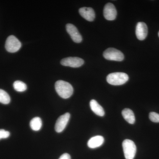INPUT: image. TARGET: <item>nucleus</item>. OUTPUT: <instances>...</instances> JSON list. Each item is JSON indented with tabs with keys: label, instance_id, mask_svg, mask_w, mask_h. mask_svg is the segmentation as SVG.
<instances>
[{
	"label": "nucleus",
	"instance_id": "nucleus-12",
	"mask_svg": "<svg viewBox=\"0 0 159 159\" xmlns=\"http://www.w3.org/2000/svg\"><path fill=\"white\" fill-rule=\"evenodd\" d=\"M104 139L101 136H96L91 138L88 142V146L91 148H95L100 147L103 144Z\"/></svg>",
	"mask_w": 159,
	"mask_h": 159
},
{
	"label": "nucleus",
	"instance_id": "nucleus-1",
	"mask_svg": "<svg viewBox=\"0 0 159 159\" xmlns=\"http://www.w3.org/2000/svg\"><path fill=\"white\" fill-rule=\"evenodd\" d=\"M55 88L60 97L63 99H68L73 95L74 89L69 83L59 80L56 82Z\"/></svg>",
	"mask_w": 159,
	"mask_h": 159
},
{
	"label": "nucleus",
	"instance_id": "nucleus-6",
	"mask_svg": "<svg viewBox=\"0 0 159 159\" xmlns=\"http://www.w3.org/2000/svg\"><path fill=\"white\" fill-rule=\"evenodd\" d=\"M61 64L65 66L78 68L84 64V61L78 57H68L63 58L61 61Z\"/></svg>",
	"mask_w": 159,
	"mask_h": 159
},
{
	"label": "nucleus",
	"instance_id": "nucleus-5",
	"mask_svg": "<svg viewBox=\"0 0 159 159\" xmlns=\"http://www.w3.org/2000/svg\"><path fill=\"white\" fill-rule=\"evenodd\" d=\"M5 47L8 52L15 53L20 48L21 43L14 35H10L6 39Z\"/></svg>",
	"mask_w": 159,
	"mask_h": 159
},
{
	"label": "nucleus",
	"instance_id": "nucleus-11",
	"mask_svg": "<svg viewBox=\"0 0 159 159\" xmlns=\"http://www.w3.org/2000/svg\"><path fill=\"white\" fill-rule=\"evenodd\" d=\"M80 14L89 21H93L95 18V13L93 9L89 7H83L79 10Z\"/></svg>",
	"mask_w": 159,
	"mask_h": 159
},
{
	"label": "nucleus",
	"instance_id": "nucleus-14",
	"mask_svg": "<svg viewBox=\"0 0 159 159\" xmlns=\"http://www.w3.org/2000/svg\"><path fill=\"white\" fill-rule=\"evenodd\" d=\"M122 116L126 122L131 124H133L135 122V117L133 111L129 108H125L122 111Z\"/></svg>",
	"mask_w": 159,
	"mask_h": 159
},
{
	"label": "nucleus",
	"instance_id": "nucleus-4",
	"mask_svg": "<svg viewBox=\"0 0 159 159\" xmlns=\"http://www.w3.org/2000/svg\"><path fill=\"white\" fill-rule=\"evenodd\" d=\"M103 56L105 59L115 61H122L124 58V54L121 51L114 48H109L105 50Z\"/></svg>",
	"mask_w": 159,
	"mask_h": 159
},
{
	"label": "nucleus",
	"instance_id": "nucleus-16",
	"mask_svg": "<svg viewBox=\"0 0 159 159\" xmlns=\"http://www.w3.org/2000/svg\"><path fill=\"white\" fill-rule=\"evenodd\" d=\"M10 96L6 91L0 89V102L4 104H9L10 102Z\"/></svg>",
	"mask_w": 159,
	"mask_h": 159
},
{
	"label": "nucleus",
	"instance_id": "nucleus-19",
	"mask_svg": "<svg viewBox=\"0 0 159 159\" xmlns=\"http://www.w3.org/2000/svg\"><path fill=\"white\" fill-rule=\"evenodd\" d=\"M10 134V133L8 131L5 130L4 129H0V140L9 138Z\"/></svg>",
	"mask_w": 159,
	"mask_h": 159
},
{
	"label": "nucleus",
	"instance_id": "nucleus-8",
	"mask_svg": "<svg viewBox=\"0 0 159 159\" xmlns=\"http://www.w3.org/2000/svg\"><path fill=\"white\" fill-rule=\"evenodd\" d=\"M66 29L68 33L70 34L72 40L76 43L81 42L82 40V36L80 34L78 29L74 25L71 24H67Z\"/></svg>",
	"mask_w": 159,
	"mask_h": 159
},
{
	"label": "nucleus",
	"instance_id": "nucleus-13",
	"mask_svg": "<svg viewBox=\"0 0 159 159\" xmlns=\"http://www.w3.org/2000/svg\"><path fill=\"white\" fill-rule=\"evenodd\" d=\"M90 106L91 110L97 116H103L105 114L103 108L101 106L99 105L98 102L94 99H92L90 102Z\"/></svg>",
	"mask_w": 159,
	"mask_h": 159
},
{
	"label": "nucleus",
	"instance_id": "nucleus-3",
	"mask_svg": "<svg viewBox=\"0 0 159 159\" xmlns=\"http://www.w3.org/2000/svg\"><path fill=\"white\" fill-rule=\"evenodd\" d=\"M122 148L126 159H134L136 153L137 148L133 141L125 139L122 142Z\"/></svg>",
	"mask_w": 159,
	"mask_h": 159
},
{
	"label": "nucleus",
	"instance_id": "nucleus-21",
	"mask_svg": "<svg viewBox=\"0 0 159 159\" xmlns=\"http://www.w3.org/2000/svg\"><path fill=\"white\" fill-rule=\"evenodd\" d=\"M158 35H159V32H158Z\"/></svg>",
	"mask_w": 159,
	"mask_h": 159
},
{
	"label": "nucleus",
	"instance_id": "nucleus-20",
	"mask_svg": "<svg viewBox=\"0 0 159 159\" xmlns=\"http://www.w3.org/2000/svg\"><path fill=\"white\" fill-rule=\"evenodd\" d=\"M58 159H71V157L68 153H64Z\"/></svg>",
	"mask_w": 159,
	"mask_h": 159
},
{
	"label": "nucleus",
	"instance_id": "nucleus-15",
	"mask_svg": "<svg viewBox=\"0 0 159 159\" xmlns=\"http://www.w3.org/2000/svg\"><path fill=\"white\" fill-rule=\"evenodd\" d=\"M43 123L41 119L39 117H34L30 121V127L32 130L37 131L42 128Z\"/></svg>",
	"mask_w": 159,
	"mask_h": 159
},
{
	"label": "nucleus",
	"instance_id": "nucleus-2",
	"mask_svg": "<svg viewBox=\"0 0 159 159\" xmlns=\"http://www.w3.org/2000/svg\"><path fill=\"white\" fill-rule=\"evenodd\" d=\"M128 80V75L121 72L111 73L107 77V82L113 85H122L127 82Z\"/></svg>",
	"mask_w": 159,
	"mask_h": 159
},
{
	"label": "nucleus",
	"instance_id": "nucleus-7",
	"mask_svg": "<svg viewBox=\"0 0 159 159\" xmlns=\"http://www.w3.org/2000/svg\"><path fill=\"white\" fill-rule=\"evenodd\" d=\"M70 117V114L66 113L58 118L55 125V130L57 133L61 132L65 129L68 123Z\"/></svg>",
	"mask_w": 159,
	"mask_h": 159
},
{
	"label": "nucleus",
	"instance_id": "nucleus-10",
	"mask_svg": "<svg viewBox=\"0 0 159 159\" xmlns=\"http://www.w3.org/2000/svg\"><path fill=\"white\" fill-rule=\"evenodd\" d=\"M148 34V28L144 22H139L136 28V34L138 39L143 40L146 38Z\"/></svg>",
	"mask_w": 159,
	"mask_h": 159
},
{
	"label": "nucleus",
	"instance_id": "nucleus-18",
	"mask_svg": "<svg viewBox=\"0 0 159 159\" xmlns=\"http://www.w3.org/2000/svg\"><path fill=\"white\" fill-rule=\"evenodd\" d=\"M149 118L152 122H159V114L154 112H151L149 114Z\"/></svg>",
	"mask_w": 159,
	"mask_h": 159
},
{
	"label": "nucleus",
	"instance_id": "nucleus-17",
	"mask_svg": "<svg viewBox=\"0 0 159 159\" xmlns=\"http://www.w3.org/2000/svg\"><path fill=\"white\" fill-rule=\"evenodd\" d=\"M13 87L16 91L19 92H23L27 89V86L25 83L20 80H16L13 83Z\"/></svg>",
	"mask_w": 159,
	"mask_h": 159
},
{
	"label": "nucleus",
	"instance_id": "nucleus-9",
	"mask_svg": "<svg viewBox=\"0 0 159 159\" xmlns=\"http://www.w3.org/2000/svg\"><path fill=\"white\" fill-rule=\"evenodd\" d=\"M117 11L113 4L111 3L107 4L103 9V15L106 19L108 20H113L116 19Z\"/></svg>",
	"mask_w": 159,
	"mask_h": 159
}]
</instances>
